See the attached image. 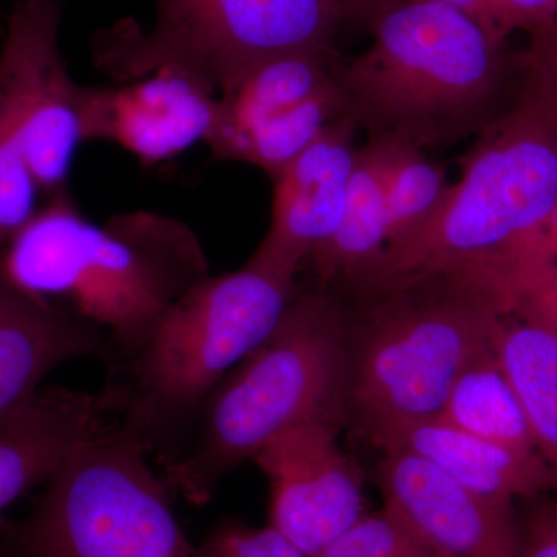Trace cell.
<instances>
[{"label":"cell","instance_id":"6da1fadb","mask_svg":"<svg viewBox=\"0 0 557 557\" xmlns=\"http://www.w3.org/2000/svg\"><path fill=\"white\" fill-rule=\"evenodd\" d=\"M203 245L159 212L84 218L70 194L46 200L0 251V277L109 335L119 362L166 310L209 276Z\"/></svg>","mask_w":557,"mask_h":557},{"label":"cell","instance_id":"7a4b0ae2","mask_svg":"<svg viewBox=\"0 0 557 557\" xmlns=\"http://www.w3.org/2000/svg\"><path fill=\"white\" fill-rule=\"evenodd\" d=\"M372 44L338 65L346 116L368 138L429 149L479 137L505 109V44L434 0H387Z\"/></svg>","mask_w":557,"mask_h":557},{"label":"cell","instance_id":"3957f363","mask_svg":"<svg viewBox=\"0 0 557 557\" xmlns=\"http://www.w3.org/2000/svg\"><path fill=\"white\" fill-rule=\"evenodd\" d=\"M461 178L426 223L384 251L348 293L448 274L508 284L557 207V108L528 91L461 159Z\"/></svg>","mask_w":557,"mask_h":557},{"label":"cell","instance_id":"277c9868","mask_svg":"<svg viewBox=\"0 0 557 557\" xmlns=\"http://www.w3.org/2000/svg\"><path fill=\"white\" fill-rule=\"evenodd\" d=\"M346 304L335 288H296L269 338L208 395L164 482L194 505L271 438L307 423L347 421Z\"/></svg>","mask_w":557,"mask_h":557},{"label":"cell","instance_id":"5b68a950","mask_svg":"<svg viewBox=\"0 0 557 557\" xmlns=\"http://www.w3.org/2000/svg\"><path fill=\"white\" fill-rule=\"evenodd\" d=\"M346 309L347 421L372 442L435 418L460 373L493 347L508 307L474 274H448L350 293Z\"/></svg>","mask_w":557,"mask_h":557},{"label":"cell","instance_id":"8992f818","mask_svg":"<svg viewBox=\"0 0 557 557\" xmlns=\"http://www.w3.org/2000/svg\"><path fill=\"white\" fill-rule=\"evenodd\" d=\"M296 288L298 273L255 252L242 269L194 285L121 362L129 388L123 423L161 463L220 381L276 329Z\"/></svg>","mask_w":557,"mask_h":557},{"label":"cell","instance_id":"52a82bcc","mask_svg":"<svg viewBox=\"0 0 557 557\" xmlns=\"http://www.w3.org/2000/svg\"><path fill=\"white\" fill-rule=\"evenodd\" d=\"M149 453L123 420L81 446L24 519L0 522V557H200Z\"/></svg>","mask_w":557,"mask_h":557},{"label":"cell","instance_id":"ba28073f","mask_svg":"<svg viewBox=\"0 0 557 557\" xmlns=\"http://www.w3.org/2000/svg\"><path fill=\"white\" fill-rule=\"evenodd\" d=\"M148 32L121 21L95 36L94 61L116 83L164 67L185 70L219 97L263 62L333 49L347 11L338 0H156Z\"/></svg>","mask_w":557,"mask_h":557},{"label":"cell","instance_id":"9c48e42d","mask_svg":"<svg viewBox=\"0 0 557 557\" xmlns=\"http://www.w3.org/2000/svg\"><path fill=\"white\" fill-rule=\"evenodd\" d=\"M64 10L65 0H14L0 49V95L46 200L69 194L73 160L84 141L86 87L70 76L62 58Z\"/></svg>","mask_w":557,"mask_h":557},{"label":"cell","instance_id":"30bf717a","mask_svg":"<svg viewBox=\"0 0 557 557\" xmlns=\"http://www.w3.org/2000/svg\"><path fill=\"white\" fill-rule=\"evenodd\" d=\"M338 432L300 424L252 458L270 482V525L307 557L368 515L361 471L341 448Z\"/></svg>","mask_w":557,"mask_h":557},{"label":"cell","instance_id":"8fae6325","mask_svg":"<svg viewBox=\"0 0 557 557\" xmlns=\"http://www.w3.org/2000/svg\"><path fill=\"white\" fill-rule=\"evenodd\" d=\"M383 453L376 482L384 509L418 545L446 557H518L515 504L480 496L416 454Z\"/></svg>","mask_w":557,"mask_h":557},{"label":"cell","instance_id":"7c38bea8","mask_svg":"<svg viewBox=\"0 0 557 557\" xmlns=\"http://www.w3.org/2000/svg\"><path fill=\"white\" fill-rule=\"evenodd\" d=\"M219 95L182 69L164 67L109 87H86L84 141H109L145 166L205 143L218 123Z\"/></svg>","mask_w":557,"mask_h":557},{"label":"cell","instance_id":"4fadbf2b","mask_svg":"<svg viewBox=\"0 0 557 557\" xmlns=\"http://www.w3.org/2000/svg\"><path fill=\"white\" fill-rule=\"evenodd\" d=\"M129 401L124 381L100 392L40 388L0 421V516L46 483L81 446L123 420ZM2 522V519H0Z\"/></svg>","mask_w":557,"mask_h":557},{"label":"cell","instance_id":"5bb4252c","mask_svg":"<svg viewBox=\"0 0 557 557\" xmlns=\"http://www.w3.org/2000/svg\"><path fill=\"white\" fill-rule=\"evenodd\" d=\"M357 132L344 116L273 178L270 228L256 255L299 274L332 239L346 208Z\"/></svg>","mask_w":557,"mask_h":557},{"label":"cell","instance_id":"9a60e30c","mask_svg":"<svg viewBox=\"0 0 557 557\" xmlns=\"http://www.w3.org/2000/svg\"><path fill=\"white\" fill-rule=\"evenodd\" d=\"M79 358L119 362L102 330L0 277V421L38 394L51 370Z\"/></svg>","mask_w":557,"mask_h":557},{"label":"cell","instance_id":"2e32d148","mask_svg":"<svg viewBox=\"0 0 557 557\" xmlns=\"http://www.w3.org/2000/svg\"><path fill=\"white\" fill-rule=\"evenodd\" d=\"M383 450H406L431 463L480 496L515 504L555 491V480L539 454L487 442L442 418L387 429L372 440Z\"/></svg>","mask_w":557,"mask_h":557},{"label":"cell","instance_id":"e0dca14e","mask_svg":"<svg viewBox=\"0 0 557 557\" xmlns=\"http://www.w3.org/2000/svg\"><path fill=\"white\" fill-rule=\"evenodd\" d=\"M387 159V143L383 139L368 138L358 148L338 230L306 265L319 287H348L386 251Z\"/></svg>","mask_w":557,"mask_h":557},{"label":"cell","instance_id":"ac0fdd59","mask_svg":"<svg viewBox=\"0 0 557 557\" xmlns=\"http://www.w3.org/2000/svg\"><path fill=\"white\" fill-rule=\"evenodd\" d=\"M494 350L557 490V335L507 314L494 336Z\"/></svg>","mask_w":557,"mask_h":557},{"label":"cell","instance_id":"d6986e66","mask_svg":"<svg viewBox=\"0 0 557 557\" xmlns=\"http://www.w3.org/2000/svg\"><path fill=\"white\" fill-rule=\"evenodd\" d=\"M438 418L450 426L520 453L539 454L522 406L493 347L450 387Z\"/></svg>","mask_w":557,"mask_h":557},{"label":"cell","instance_id":"ffe728a7","mask_svg":"<svg viewBox=\"0 0 557 557\" xmlns=\"http://www.w3.org/2000/svg\"><path fill=\"white\" fill-rule=\"evenodd\" d=\"M383 141L388 148V248L437 212L450 185L442 164L429 159L424 150Z\"/></svg>","mask_w":557,"mask_h":557},{"label":"cell","instance_id":"44dd1931","mask_svg":"<svg viewBox=\"0 0 557 557\" xmlns=\"http://www.w3.org/2000/svg\"><path fill=\"white\" fill-rule=\"evenodd\" d=\"M416 545L401 522L383 508L362 516L314 557H399Z\"/></svg>","mask_w":557,"mask_h":557},{"label":"cell","instance_id":"7402d4cb","mask_svg":"<svg viewBox=\"0 0 557 557\" xmlns=\"http://www.w3.org/2000/svg\"><path fill=\"white\" fill-rule=\"evenodd\" d=\"M200 557H307L273 527L252 528L236 520L219 523L199 545Z\"/></svg>","mask_w":557,"mask_h":557},{"label":"cell","instance_id":"603a6c76","mask_svg":"<svg viewBox=\"0 0 557 557\" xmlns=\"http://www.w3.org/2000/svg\"><path fill=\"white\" fill-rule=\"evenodd\" d=\"M508 314L557 335V262L534 267L512 284Z\"/></svg>","mask_w":557,"mask_h":557},{"label":"cell","instance_id":"cb8c5ba5","mask_svg":"<svg viewBox=\"0 0 557 557\" xmlns=\"http://www.w3.org/2000/svg\"><path fill=\"white\" fill-rule=\"evenodd\" d=\"M520 65L522 90L557 108V21L530 36Z\"/></svg>","mask_w":557,"mask_h":557},{"label":"cell","instance_id":"d4e9b609","mask_svg":"<svg viewBox=\"0 0 557 557\" xmlns=\"http://www.w3.org/2000/svg\"><path fill=\"white\" fill-rule=\"evenodd\" d=\"M491 9L502 40L518 30L531 36L557 21V0H491Z\"/></svg>","mask_w":557,"mask_h":557},{"label":"cell","instance_id":"484cf974","mask_svg":"<svg viewBox=\"0 0 557 557\" xmlns=\"http://www.w3.org/2000/svg\"><path fill=\"white\" fill-rule=\"evenodd\" d=\"M520 525L518 557H557V490L534 497Z\"/></svg>","mask_w":557,"mask_h":557},{"label":"cell","instance_id":"4316f807","mask_svg":"<svg viewBox=\"0 0 557 557\" xmlns=\"http://www.w3.org/2000/svg\"><path fill=\"white\" fill-rule=\"evenodd\" d=\"M548 262H557V207L536 236L528 242L520 258L518 274Z\"/></svg>","mask_w":557,"mask_h":557},{"label":"cell","instance_id":"83f0119b","mask_svg":"<svg viewBox=\"0 0 557 557\" xmlns=\"http://www.w3.org/2000/svg\"><path fill=\"white\" fill-rule=\"evenodd\" d=\"M434 2L445 3L450 9H456L468 16L469 20L478 22L480 27L490 33L494 39L502 40L494 32L493 9H491V0H434ZM507 42V40H502Z\"/></svg>","mask_w":557,"mask_h":557},{"label":"cell","instance_id":"f1b7e54d","mask_svg":"<svg viewBox=\"0 0 557 557\" xmlns=\"http://www.w3.org/2000/svg\"><path fill=\"white\" fill-rule=\"evenodd\" d=\"M347 13L362 14L369 17L380 9L387 0H338Z\"/></svg>","mask_w":557,"mask_h":557},{"label":"cell","instance_id":"f546056e","mask_svg":"<svg viewBox=\"0 0 557 557\" xmlns=\"http://www.w3.org/2000/svg\"><path fill=\"white\" fill-rule=\"evenodd\" d=\"M434 553L429 552V549L424 547H420V545H416V547L410 548L409 552H406L405 555L399 557H435Z\"/></svg>","mask_w":557,"mask_h":557},{"label":"cell","instance_id":"4dcf8cb0","mask_svg":"<svg viewBox=\"0 0 557 557\" xmlns=\"http://www.w3.org/2000/svg\"><path fill=\"white\" fill-rule=\"evenodd\" d=\"M435 557H446V556H435Z\"/></svg>","mask_w":557,"mask_h":557}]
</instances>
